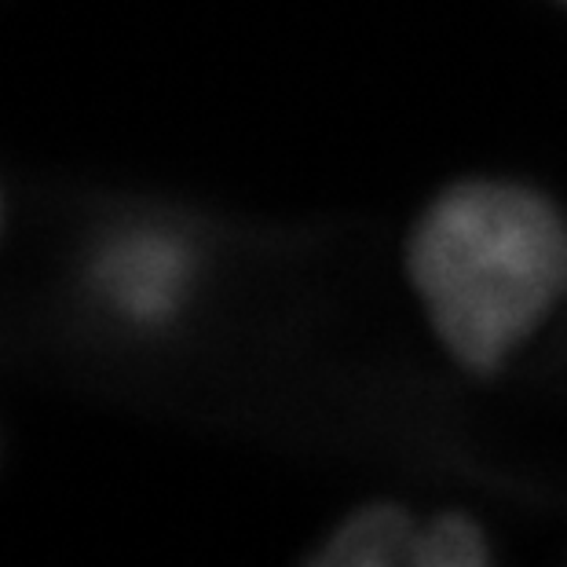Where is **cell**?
Segmentation results:
<instances>
[{
	"mask_svg": "<svg viewBox=\"0 0 567 567\" xmlns=\"http://www.w3.org/2000/svg\"><path fill=\"white\" fill-rule=\"evenodd\" d=\"M308 567H491V557L465 516L367 509L337 527Z\"/></svg>",
	"mask_w": 567,
	"mask_h": 567,
	"instance_id": "obj_2",
	"label": "cell"
},
{
	"mask_svg": "<svg viewBox=\"0 0 567 567\" xmlns=\"http://www.w3.org/2000/svg\"><path fill=\"white\" fill-rule=\"evenodd\" d=\"M190 279V249L176 235L132 231L103 249L95 286L114 311L140 326L165 322L179 308Z\"/></svg>",
	"mask_w": 567,
	"mask_h": 567,
	"instance_id": "obj_3",
	"label": "cell"
},
{
	"mask_svg": "<svg viewBox=\"0 0 567 567\" xmlns=\"http://www.w3.org/2000/svg\"><path fill=\"white\" fill-rule=\"evenodd\" d=\"M410 279L446 352L491 373L567 293V220L520 184L451 187L410 238Z\"/></svg>",
	"mask_w": 567,
	"mask_h": 567,
	"instance_id": "obj_1",
	"label": "cell"
}]
</instances>
